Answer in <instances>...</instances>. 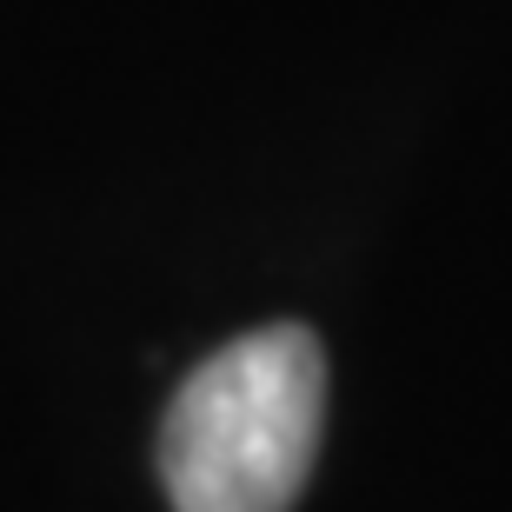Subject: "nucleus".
<instances>
[{
    "mask_svg": "<svg viewBox=\"0 0 512 512\" xmlns=\"http://www.w3.org/2000/svg\"><path fill=\"white\" fill-rule=\"evenodd\" d=\"M326 419V353L306 326L220 346L167 413L160 473L173 512H293Z\"/></svg>",
    "mask_w": 512,
    "mask_h": 512,
    "instance_id": "nucleus-1",
    "label": "nucleus"
}]
</instances>
